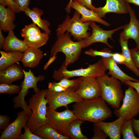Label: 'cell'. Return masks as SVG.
I'll use <instances>...</instances> for the list:
<instances>
[{
  "label": "cell",
  "mask_w": 139,
  "mask_h": 139,
  "mask_svg": "<svg viewBox=\"0 0 139 139\" xmlns=\"http://www.w3.org/2000/svg\"><path fill=\"white\" fill-rule=\"evenodd\" d=\"M81 15L75 11L72 18L68 15L62 23L58 26L56 29V35L65 33L68 31L74 40L80 41L86 39L91 35L88 32L89 28V21L82 22L80 20Z\"/></svg>",
  "instance_id": "8992f818"
},
{
  "label": "cell",
  "mask_w": 139,
  "mask_h": 139,
  "mask_svg": "<svg viewBox=\"0 0 139 139\" xmlns=\"http://www.w3.org/2000/svg\"><path fill=\"white\" fill-rule=\"evenodd\" d=\"M20 12L29 7L30 0H14Z\"/></svg>",
  "instance_id": "8d00e7d4"
},
{
  "label": "cell",
  "mask_w": 139,
  "mask_h": 139,
  "mask_svg": "<svg viewBox=\"0 0 139 139\" xmlns=\"http://www.w3.org/2000/svg\"><path fill=\"white\" fill-rule=\"evenodd\" d=\"M2 30L0 29V49H1L4 43L5 38L3 36L2 33Z\"/></svg>",
  "instance_id": "bcb514c9"
},
{
  "label": "cell",
  "mask_w": 139,
  "mask_h": 139,
  "mask_svg": "<svg viewBox=\"0 0 139 139\" xmlns=\"http://www.w3.org/2000/svg\"><path fill=\"white\" fill-rule=\"evenodd\" d=\"M46 91L47 89L39 90L28 101V106L32 114L26 125L32 132L40 126L48 123L46 107L48 101L45 98Z\"/></svg>",
  "instance_id": "3957f363"
},
{
  "label": "cell",
  "mask_w": 139,
  "mask_h": 139,
  "mask_svg": "<svg viewBox=\"0 0 139 139\" xmlns=\"http://www.w3.org/2000/svg\"><path fill=\"white\" fill-rule=\"evenodd\" d=\"M126 3L133 4L139 6V0H123Z\"/></svg>",
  "instance_id": "7dc6e473"
},
{
  "label": "cell",
  "mask_w": 139,
  "mask_h": 139,
  "mask_svg": "<svg viewBox=\"0 0 139 139\" xmlns=\"http://www.w3.org/2000/svg\"><path fill=\"white\" fill-rule=\"evenodd\" d=\"M139 113V96L134 88L128 85L125 91L123 104L114 113L118 118L122 117L124 121L132 119Z\"/></svg>",
  "instance_id": "ba28073f"
},
{
  "label": "cell",
  "mask_w": 139,
  "mask_h": 139,
  "mask_svg": "<svg viewBox=\"0 0 139 139\" xmlns=\"http://www.w3.org/2000/svg\"><path fill=\"white\" fill-rule=\"evenodd\" d=\"M132 120L134 132L139 138V119H136L134 118Z\"/></svg>",
  "instance_id": "ee69618b"
},
{
  "label": "cell",
  "mask_w": 139,
  "mask_h": 139,
  "mask_svg": "<svg viewBox=\"0 0 139 139\" xmlns=\"http://www.w3.org/2000/svg\"><path fill=\"white\" fill-rule=\"evenodd\" d=\"M84 121L79 119H76L73 120L69 124L67 128L68 136L72 139H88L84 135L81 130L80 126Z\"/></svg>",
  "instance_id": "4316f807"
},
{
  "label": "cell",
  "mask_w": 139,
  "mask_h": 139,
  "mask_svg": "<svg viewBox=\"0 0 139 139\" xmlns=\"http://www.w3.org/2000/svg\"><path fill=\"white\" fill-rule=\"evenodd\" d=\"M93 126L94 135L91 139H106L108 137L107 135L103 131L97 126Z\"/></svg>",
  "instance_id": "e575fe53"
},
{
  "label": "cell",
  "mask_w": 139,
  "mask_h": 139,
  "mask_svg": "<svg viewBox=\"0 0 139 139\" xmlns=\"http://www.w3.org/2000/svg\"><path fill=\"white\" fill-rule=\"evenodd\" d=\"M71 7L75 10L81 15V21L82 22L87 21L96 22L107 27L110 24L105 21L99 18L98 14L93 10L88 9L85 6L73 1Z\"/></svg>",
  "instance_id": "ac0fdd59"
},
{
  "label": "cell",
  "mask_w": 139,
  "mask_h": 139,
  "mask_svg": "<svg viewBox=\"0 0 139 139\" xmlns=\"http://www.w3.org/2000/svg\"><path fill=\"white\" fill-rule=\"evenodd\" d=\"M16 12L8 7L0 5V29L4 32L13 30L16 27L14 23Z\"/></svg>",
  "instance_id": "44dd1931"
},
{
  "label": "cell",
  "mask_w": 139,
  "mask_h": 139,
  "mask_svg": "<svg viewBox=\"0 0 139 139\" xmlns=\"http://www.w3.org/2000/svg\"><path fill=\"white\" fill-rule=\"evenodd\" d=\"M24 133L20 135L19 139H42L39 136L33 134L30 130L26 124L23 127Z\"/></svg>",
  "instance_id": "836d02e7"
},
{
  "label": "cell",
  "mask_w": 139,
  "mask_h": 139,
  "mask_svg": "<svg viewBox=\"0 0 139 139\" xmlns=\"http://www.w3.org/2000/svg\"><path fill=\"white\" fill-rule=\"evenodd\" d=\"M28 47L24 40L19 39L15 35L13 30H10L5 38L2 48L6 52H24Z\"/></svg>",
  "instance_id": "7402d4cb"
},
{
  "label": "cell",
  "mask_w": 139,
  "mask_h": 139,
  "mask_svg": "<svg viewBox=\"0 0 139 139\" xmlns=\"http://www.w3.org/2000/svg\"><path fill=\"white\" fill-rule=\"evenodd\" d=\"M0 70H3L18 62H21L23 53L20 51H0Z\"/></svg>",
  "instance_id": "d4e9b609"
},
{
  "label": "cell",
  "mask_w": 139,
  "mask_h": 139,
  "mask_svg": "<svg viewBox=\"0 0 139 139\" xmlns=\"http://www.w3.org/2000/svg\"><path fill=\"white\" fill-rule=\"evenodd\" d=\"M101 59L109 70L108 74L119 80L123 84H124L125 80L139 82V80L129 76L123 71L118 66L113 57H102Z\"/></svg>",
  "instance_id": "2e32d148"
},
{
  "label": "cell",
  "mask_w": 139,
  "mask_h": 139,
  "mask_svg": "<svg viewBox=\"0 0 139 139\" xmlns=\"http://www.w3.org/2000/svg\"><path fill=\"white\" fill-rule=\"evenodd\" d=\"M69 79L66 77H63L58 82L55 83L68 90L75 92L82 80V77L72 80Z\"/></svg>",
  "instance_id": "f546056e"
},
{
  "label": "cell",
  "mask_w": 139,
  "mask_h": 139,
  "mask_svg": "<svg viewBox=\"0 0 139 139\" xmlns=\"http://www.w3.org/2000/svg\"><path fill=\"white\" fill-rule=\"evenodd\" d=\"M0 3L1 5L6 7V5L5 0H0Z\"/></svg>",
  "instance_id": "681fc988"
},
{
  "label": "cell",
  "mask_w": 139,
  "mask_h": 139,
  "mask_svg": "<svg viewBox=\"0 0 139 139\" xmlns=\"http://www.w3.org/2000/svg\"><path fill=\"white\" fill-rule=\"evenodd\" d=\"M124 84L130 86L134 89L137 92L139 96V82H136L130 80H125Z\"/></svg>",
  "instance_id": "7bdbcfd3"
},
{
  "label": "cell",
  "mask_w": 139,
  "mask_h": 139,
  "mask_svg": "<svg viewBox=\"0 0 139 139\" xmlns=\"http://www.w3.org/2000/svg\"><path fill=\"white\" fill-rule=\"evenodd\" d=\"M30 117L23 110L18 112L15 120L2 132L0 139H18L21 134L22 128L26 124Z\"/></svg>",
  "instance_id": "4fadbf2b"
},
{
  "label": "cell",
  "mask_w": 139,
  "mask_h": 139,
  "mask_svg": "<svg viewBox=\"0 0 139 139\" xmlns=\"http://www.w3.org/2000/svg\"><path fill=\"white\" fill-rule=\"evenodd\" d=\"M89 26L92 29V33L89 37L84 39L83 48L97 42L104 43L109 48H113V46L108 43V39L110 38L111 40H113L112 37L113 34L117 31L123 29L124 27L123 25L113 30H105L96 24L95 22L92 21H89Z\"/></svg>",
  "instance_id": "7c38bea8"
},
{
  "label": "cell",
  "mask_w": 139,
  "mask_h": 139,
  "mask_svg": "<svg viewBox=\"0 0 139 139\" xmlns=\"http://www.w3.org/2000/svg\"><path fill=\"white\" fill-rule=\"evenodd\" d=\"M10 118L6 115H0V129L5 130L10 124Z\"/></svg>",
  "instance_id": "74e56055"
},
{
  "label": "cell",
  "mask_w": 139,
  "mask_h": 139,
  "mask_svg": "<svg viewBox=\"0 0 139 139\" xmlns=\"http://www.w3.org/2000/svg\"><path fill=\"white\" fill-rule=\"evenodd\" d=\"M56 36L57 40L50 50V57L56 56L58 53L62 52L65 58L62 65L67 68L69 65L74 63L79 58L83 48L84 39L73 41L71 38V35L67 31L66 33Z\"/></svg>",
  "instance_id": "7a4b0ae2"
},
{
  "label": "cell",
  "mask_w": 139,
  "mask_h": 139,
  "mask_svg": "<svg viewBox=\"0 0 139 139\" xmlns=\"http://www.w3.org/2000/svg\"><path fill=\"white\" fill-rule=\"evenodd\" d=\"M45 98L47 100L48 107L55 110L62 106L68 108L67 106L69 104L83 100L75 92L68 90L56 92L47 89Z\"/></svg>",
  "instance_id": "30bf717a"
},
{
  "label": "cell",
  "mask_w": 139,
  "mask_h": 139,
  "mask_svg": "<svg viewBox=\"0 0 139 139\" xmlns=\"http://www.w3.org/2000/svg\"><path fill=\"white\" fill-rule=\"evenodd\" d=\"M124 120L120 117L116 120L111 122L100 121L93 123L95 126L103 131L111 139H121L120 129Z\"/></svg>",
  "instance_id": "e0dca14e"
},
{
  "label": "cell",
  "mask_w": 139,
  "mask_h": 139,
  "mask_svg": "<svg viewBox=\"0 0 139 139\" xmlns=\"http://www.w3.org/2000/svg\"><path fill=\"white\" fill-rule=\"evenodd\" d=\"M24 76L22 69L15 63L0 71V82L11 84L13 82L22 79Z\"/></svg>",
  "instance_id": "ffe728a7"
},
{
  "label": "cell",
  "mask_w": 139,
  "mask_h": 139,
  "mask_svg": "<svg viewBox=\"0 0 139 139\" xmlns=\"http://www.w3.org/2000/svg\"><path fill=\"white\" fill-rule=\"evenodd\" d=\"M49 34L44 32L24 38V40L28 47L39 48L46 44L49 39Z\"/></svg>",
  "instance_id": "83f0119b"
},
{
  "label": "cell",
  "mask_w": 139,
  "mask_h": 139,
  "mask_svg": "<svg viewBox=\"0 0 139 139\" xmlns=\"http://www.w3.org/2000/svg\"><path fill=\"white\" fill-rule=\"evenodd\" d=\"M22 70L24 74V80L21 86V91L18 95L13 99L12 101L14 103L13 106L15 108H22L30 117L32 111L29 108L27 103L25 100V97L30 89H33L34 92L40 90L37 87V83L39 81L44 80L45 77L43 74L36 76L30 69L28 71L23 69Z\"/></svg>",
  "instance_id": "52a82bcc"
},
{
  "label": "cell",
  "mask_w": 139,
  "mask_h": 139,
  "mask_svg": "<svg viewBox=\"0 0 139 139\" xmlns=\"http://www.w3.org/2000/svg\"><path fill=\"white\" fill-rule=\"evenodd\" d=\"M44 55L40 49L29 47L23 53L21 62L25 67L34 68L38 65Z\"/></svg>",
  "instance_id": "d6986e66"
},
{
  "label": "cell",
  "mask_w": 139,
  "mask_h": 139,
  "mask_svg": "<svg viewBox=\"0 0 139 139\" xmlns=\"http://www.w3.org/2000/svg\"><path fill=\"white\" fill-rule=\"evenodd\" d=\"M84 53L93 57L99 56L103 57H113L115 53H113L108 48H104L99 51L90 49L85 51Z\"/></svg>",
  "instance_id": "4dcf8cb0"
},
{
  "label": "cell",
  "mask_w": 139,
  "mask_h": 139,
  "mask_svg": "<svg viewBox=\"0 0 139 139\" xmlns=\"http://www.w3.org/2000/svg\"><path fill=\"white\" fill-rule=\"evenodd\" d=\"M42 139H69L67 136L59 133L49 123L43 125L36 129L33 132Z\"/></svg>",
  "instance_id": "cb8c5ba5"
},
{
  "label": "cell",
  "mask_w": 139,
  "mask_h": 139,
  "mask_svg": "<svg viewBox=\"0 0 139 139\" xmlns=\"http://www.w3.org/2000/svg\"><path fill=\"white\" fill-rule=\"evenodd\" d=\"M73 0H70L69 3L65 8V10L67 13H70L71 12V5Z\"/></svg>",
  "instance_id": "c3c4849f"
},
{
  "label": "cell",
  "mask_w": 139,
  "mask_h": 139,
  "mask_svg": "<svg viewBox=\"0 0 139 139\" xmlns=\"http://www.w3.org/2000/svg\"><path fill=\"white\" fill-rule=\"evenodd\" d=\"M56 56L50 57L48 62L46 64L44 67V70H46L50 65L56 59Z\"/></svg>",
  "instance_id": "f6af8a7d"
},
{
  "label": "cell",
  "mask_w": 139,
  "mask_h": 139,
  "mask_svg": "<svg viewBox=\"0 0 139 139\" xmlns=\"http://www.w3.org/2000/svg\"><path fill=\"white\" fill-rule=\"evenodd\" d=\"M41 32L39 28L33 23L25 25L21 30V34L23 38L39 34Z\"/></svg>",
  "instance_id": "1f68e13d"
},
{
  "label": "cell",
  "mask_w": 139,
  "mask_h": 139,
  "mask_svg": "<svg viewBox=\"0 0 139 139\" xmlns=\"http://www.w3.org/2000/svg\"><path fill=\"white\" fill-rule=\"evenodd\" d=\"M128 40H124L120 35L119 42L121 47L122 54L125 58L123 64L139 77V70L135 66L132 58L128 46Z\"/></svg>",
  "instance_id": "484cf974"
},
{
  "label": "cell",
  "mask_w": 139,
  "mask_h": 139,
  "mask_svg": "<svg viewBox=\"0 0 139 139\" xmlns=\"http://www.w3.org/2000/svg\"><path fill=\"white\" fill-rule=\"evenodd\" d=\"M73 1L93 11L95 7L92 5L91 0H73Z\"/></svg>",
  "instance_id": "ab89813d"
},
{
  "label": "cell",
  "mask_w": 139,
  "mask_h": 139,
  "mask_svg": "<svg viewBox=\"0 0 139 139\" xmlns=\"http://www.w3.org/2000/svg\"><path fill=\"white\" fill-rule=\"evenodd\" d=\"M75 92L83 99L90 100L101 97V90L97 78L82 77V80Z\"/></svg>",
  "instance_id": "8fae6325"
},
{
  "label": "cell",
  "mask_w": 139,
  "mask_h": 139,
  "mask_svg": "<svg viewBox=\"0 0 139 139\" xmlns=\"http://www.w3.org/2000/svg\"><path fill=\"white\" fill-rule=\"evenodd\" d=\"M130 16V21L128 23L124 25L123 31L120 34L124 40L132 39L135 41L136 47L139 50V20L137 19L134 10L126 3Z\"/></svg>",
  "instance_id": "5bb4252c"
},
{
  "label": "cell",
  "mask_w": 139,
  "mask_h": 139,
  "mask_svg": "<svg viewBox=\"0 0 139 139\" xmlns=\"http://www.w3.org/2000/svg\"><path fill=\"white\" fill-rule=\"evenodd\" d=\"M7 7L16 13L20 12L14 0H5Z\"/></svg>",
  "instance_id": "60d3db41"
},
{
  "label": "cell",
  "mask_w": 139,
  "mask_h": 139,
  "mask_svg": "<svg viewBox=\"0 0 139 139\" xmlns=\"http://www.w3.org/2000/svg\"><path fill=\"white\" fill-rule=\"evenodd\" d=\"M77 119L95 123L111 117L112 112L101 97L75 102L72 111Z\"/></svg>",
  "instance_id": "6da1fadb"
},
{
  "label": "cell",
  "mask_w": 139,
  "mask_h": 139,
  "mask_svg": "<svg viewBox=\"0 0 139 139\" xmlns=\"http://www.w3.org/2000/svg\"><path fill=\"white\" fill-rule=\"evenodd\" d=\"M67 68L62 65L58 70H55L53 73V78L58 81L63 77L69 79L73 77L80 76L97 78L105 74L106 71L108 70L101 58L96 63L89 65V66L86 68L70 71Z\"/></svg>",
  "instance_id": "5b68a950"
},
{
  "label": "cell",
  "mask_w": 139,
  "mask_h": 139,
  "mask_svg": "<svg viewBox=\"0 0 139 139\" xmlns=\"http://www.w3.org/2000/svg\"><path fill=\"white\" fill-rule=\"evenodd\" d=\"M132 61L136 67L139 69V50L136 47L129 49Z\"/></svg>",
  "instance_id": "d590c367"
},
{
  "label": "cell",
  "mask_w": 139,
  "mask_h": 139,
  "mask_svg": "<svg viewBox=\"0 0 139 139\" xmlns=\"http://www.w3.org/2000/svg\"><path fill=\"white\" fill-rule=\"evenodd\" d=\"M113 58L116 62L119 64H123L125 60V57L121 53H115Z\"/></svg>",
  "instance_id": "b9f144b4"
},
{
  "label": "cell",
  "mask_w": 139,
  "mask_h": 139,
  "mask_svg": "<svg viewBox=\"0 0 139 139\" xmlns=\"http://www.w3.org/2000/svg\"><path fill=\"white\" fill-rule=\"evenodd\" d=\"M25 14L32 20L33 23L45 32L50 34L51 31L49 27L50 23L47 21L41 18L44 12L41 9L36 7H34L32 9L29 7L26 8L24 11Z\"/></svg>",
  "instance_id": "603a6c76"
},
{
  "label": "cell",
  "mask_w": 139,
  "mask_h": 139,
  "mask_svg": "<svg viewBox=\"0 0 139 139\" xmlns=\"http://www.w3.org/2000/svg\"><path fill=\"white\" fill-rule=\"evenodd\" d=\"M48 89L50 91L56 92H60L68 90L59 85L56 84L54 82H49L48 83Z\"/></svg>",
  "instance_id": "f35d334b"
},
{
  "label": "cell",
  "mask_w": 139,
  "mask_h": 139,
  "mask_svg": "<svg viewBox=\"0 0 139 139\" xmlns=\"http://www.w3.org/2000/svg\"><path fill=\"white\" fill-rule=\"evenodd\" d=\"M93 11L101 19L105 18L106 14L109 13L117 14L128 13L127 3L123 0H106L104 6L95 7Z\"/></svg>",
  "instance_id": "9a60e30c"
},
{
  "label": "cell",
  "mask_w": 139,
  "mask_h": 139,
  "mask_svg": "<svg viewBox=\"0 0 139 139\" xmlns=\"http://www.w3.org/2000/svg\"><path fill=\"white\" fill-rule=\"evenodd\" d=\"M47 117L48 123L59 133L68 137L67 127L71 121L77 119L73 111L68 108L62 112H58L48 106L47 108Z\"/></svg>",
  "instance_id": "9c48e42d"
},
{
  "label": "cell",
  "mask_w": 139,
  "mask_h": 139,
  "mask_svg": "<svg viewBox=\"0 0 139 139\" xmlns=\"http://www.w3.org/2000/svg\"><path fill=\"white\" fill-rule=\"evenodd\" d=\"M21 89V87L18 85L4 83H1L0 93L9 94L19 93Z\"/></svg>",
  "instance_id": "d6a6232c"
},
{
  "label": "cell",
  "mask_w": 139,
  "mask_h": 139,
  "mask_svg": "<svg viewBox=\"0 0 139 139\" xmlns=\"http://www.w3.org/2000/svg\"><path fill=\"white\" fill-rule=\"evenodd\" d=\"M97 79L101 87V97L113 108L118 109L124 97L121 82L106 74Z\"/></svg>",
  "instance_id": "277c9868"
},
{
  "label": "cell",
  "mask_w": 139,
  "mask_h": 139,
  "mask_svg": "<svg viewBox=\"0 0 139 139\" xmlns=\"http://www.w3.org/2000/svg\"><path fill=\"white\" fill-rule=\"evenodd\" d=\"M120 132L123 139H139L134 134L132 119L124 121L121 127Z\"/></svg>",
  "instance_id": "f1b7e54d"
}]
</instances>
